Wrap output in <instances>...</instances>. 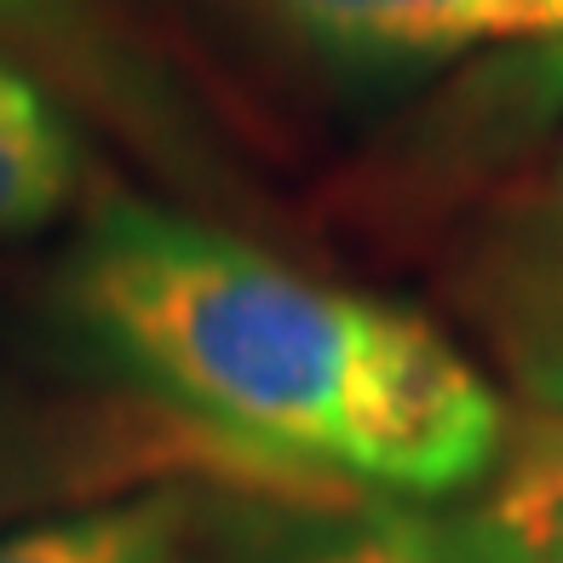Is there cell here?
<instances>
[{"instance_id": "obj_5", "label": "cell", "mask_w": 563, "mask_h": 563, "mask_svg": "<svg viewBox=\"0 0 563 563\" xmlns=\"http://www.w3.org/2000/svg\"><path fill=\"white\" fill-rule=\"evenodd\" d=\"M460 534L477 563H563V415H529L506 438L489 495Z\"/></svg>"}, {"instance_id": "obj_4", "label": "cell", "mask_w": 563, "mask_h": 563, "mask_svg": "<svg viewBox=\"0 0 563 563\" xmlns=\"http://www.w3.org/2000/svg\"><path fill=\"white\" fill-rule=\"evenodd\" d=\"M201 529L208 518L190 495L156 489L0 534V563H208Z\"/></svg>"}, {"instance_id": "obj_7", "label": "cell", "mask_w": 563, "mask_h": 563, "mask_svg": "<svg viewBox=\"0 0 563 563\" xmlns=\"http://www.w3.org/2000/svg\"><path fill=\"white\" fill-rule=\"evenodd\" d=\"M282 563H477L466 534L415 511H368L334 529H317Z\"/></svg>"}, {"instance_id": "obj_6", "label": "cell", "mask_w": 563, "mask_h": 563, "mask_svg": "<svg viewBox=\"0 0 563 563\" xmlns=\"http://www.w3.org/2000/svg\"><path fill=\"white\" fill-rule=\"evenodd\" d=\"M81 150L64 110L0 58V236L46 224L75 190Z\"/></svg>"}, {"instance_id": "obj_1", "label": "cell", "mask_w": 563, "mask_h": 563, "mask_svg": "<svg viewBox=\"0 0 563 563\" xmlns=\"http://www.w3.org/2000/svg\"><path fill=\"white\" fill-rule=\"evenodd\" d=\"M64 299L110 363L236 443L408 500L500 466L506 408L438 322L167 208L98 201Z\"/></svg>"}, {"instance_id": "obj_8", "label": "cell", "mask_w": 563, "mask_h": 563, "mask_svg": "<svg viewBox=\"0 0 563 563\" xmlns=\"http://www.w3.org/2000/svg\"><path fill=\"white\" fill-rule=\"evenodd\" d=\"M53 0H0V18H41Z\"/></svg>"}, {"instance_id": "obj_3", "label": "cell", "mask_w": 563, "mask_h": 563, "mask_svg": "<svg viewBox=\"0 0 563 563\" xmlns=\"http://www.w3.org/2000/svg\"><path fill=\"white\" fill-rule=\"evenodd\" d=\"M477 294L534 415H563V201L489 253Z\"/></svg>"}, {"instance_id": "obj_2", "label": "cell", "mask_w": 563, "mask_h": 563, "mask_svg": "<svg viewBox=\"0 0 563 563\" xmlns=\"http://www.w3.org/2000/svg\"><path fill=\"white\" fill-rule=\"evenodd\" d=\"M305 41L351 58H420L466 41L563 30L558 0H265Z\"/></svg>"}]
</instances>
